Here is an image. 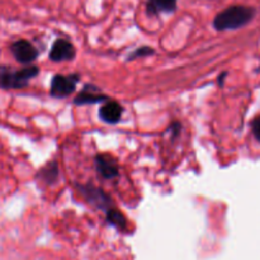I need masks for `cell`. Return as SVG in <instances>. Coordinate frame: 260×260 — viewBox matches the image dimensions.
<instances>
[{
	"mask_svg": "<svg viewBox=\"0 0 260 260\" xmlns=\"http://www.w3.org/2000/svg\"><path fill=\"white\" fill-rule=\"evenodd\" d=\"M255 17V9L245 5H233L218 13L213 19V27L218 32L235 30L245 27Z\"/></svg>",
	"mask_w": 260,
	"mask_h": 260,
	"instance_id": "cell-1",
	"label": "cell"
},
{
	"mask_svg": "<svg viewBox=\"0 0 260 260\" xmlns=\"http://www.w3.org/2000/svg\"><path fill=\"white\" fill-rule=\"evenodd\" d=\"M40 74V69L35 65H27L22 69H14L0 65V89L17 90L28 86L29 81Z\"/></svg>",
	"mask_w": 260,
	"mask_h": 260,
	"instance_id": "cell-2",
	"label": "cell"
},
{
	"mask_svg": "<svg viewBox=\"0 0 260 260\" xmlns=\"http://www.w3.org/2000/svg\"><path fill=\"white\" fill-rule=\"evenodd\" d=\"M80 76L78 74H70V75H55L51 80L50 94L53 98H66L75 91Z\"/></svg>",
	"mask_w": 260,
	"mask_h": 260,
	"instance_id": "cell-3",
	"label": "cell"
},
{
	"mask_svg": "<svg viewBox=\"0 0 260 260\" xmlns=\"http://www.w3.org/2000/svg\"><path fill=\"white\" fill-rule=\"evenodd\" d=\"M78 189L83 194V197L90 205L95 206L96 208L108 211L109 208L113 207V201H112V198L103 189H101V188H96L91 184H86L78 185Z\"/></svg>",
	"mask_w": 260,
	"mask_h": 260,
	"instance_id": "cell-4",
	"label": "cell"
},
{
	"mask_svg": "<svg viewBox=\"0 0 260 260\" xmlns=\"http://www.w3.org/2000/svg\"><path fill=\"white\" fill-rule=\"evenodd\" d=\"M13 57L22 65H30L38 57V50L27 40H18L9 47Z\"/></svg>",
	"mask_w": 260,
	"mask_h": 260,
	"instance_id": "cell-5",
	"label": "cell"
},
{
	"mask_svg": "<svg viewBox=\"0 0 260 260\" xmlns=\"http://www.w3.org/2000/svg\"><path fill=\"white\" fill-rule=\"evenodd\" d=\"M75 55L76 51L73 43L63 38H58L55 41L50 51V60L53 62H63V61L74 60Z\"/></svg>",
	"mask_w": 260,
	"mask_h": 260,
	"instance_id": "cell-6",
	"label": "cell"
},
{
	"mask_svg": "<svg viewBox=\"0 0 260 260\" xmlns=\"http://www.w3.org/2000/svg\"><path fill=\"white\" fill-rule=\"evenodd\" d=\"M95 169L104 179H113L118 177L119 167L114 157L107 154H98L95 156Z\"/></svg>",
	"mask_w": 260,
	"mask_h": 260,
	"instance_id": "cell-7",
	"label": "cell"
},
{
	"mask_svg": "<svg viewBox=\"0 0 260 260\" xmlns=\"http://www.w3.org/2000/svg\"><path fill=\"white\" fill-rule=\"evenodd\" d=\"M107 101H109V98L106 94L102 93V90L98 86L86 84L83 88V90L75 96L74 103H75L76 106H85V104H95Z\"/></svg>",
	"mask_w": 260,
	"mask_h": 260,
	"instance_id": "cell-8",
	"label": "cell"
},
{
	"mask_svg": "<svg viewBox=\"0 0 260 260\" xmlns=\"http://www.w3.org/2000/svg\"><path fill=\"white\" fill-rule=\"evenodd\" d=\"M122 114H123V108L121 104L111 99L104 102V104L99 109V117L102 121L108 124L118 123L122 118Z\"/></svg>",
	"mask_w": 260,
	"mask_h": 260,
	"instance_id": "cell-9",
	"label": "cell"
},
{
	"mask_svg": "<svg viewBox=\"0 0 260 260\" xmlns=\"http://www.w3.org/2000/svg\"><path fill=\"white\" fill-rule=\"evenodd\" d=\"M177 9V0H147L146 13L150 17H156L162 13H173Z\"/></svg>",
	"mask_w": 260,
	"mask_h": 260,
	"instance_id": "cell-10",
	"label": "cell"
},
{
	"mask_svg": "<svg viewBox=\"0 0 260 260\" xmlns=\"http://www.w3.org/2000/svg\"><path fill=\"white\" fill-rule=\"evenodd\" d=\"M37 178L42 183L47 185H53L58 179V167L56 161H51L46 164L40 172L37 173Z\"/></svg>",
	"mask_w": 260,
	"mask_h": 260,
	"instance_id": "cell-11",
	"label": "cell"
},
{
	"mask_svg": "<svg viewBox=\"0 0 260 260\" xmlns=\"http://www.w3.org/2000/svg\"><path fill=\"white\" fill-rule=\"evenodd\" d=\"M106 217L108 223H111L114 228L119 229V230H124L127 228V220L124 217L123 213L121 211L116 210L114 207L109 208L108 211H106Z\"/></svg>",
	"mask_w": 260,
	"mask_h": 260,
	"instance_id": "cell-12",
	"label": "cell"
},
{
	"mask_svg": "<svg viewBox=\"0 0 260 260\" xmlns=\"http://www.w3.org/2000/svg\"><path fill=\"white\" fill-rule=\"evenodd\" d=\"M155 51L152 47H149V46H144V47H139L137 50H135L131 55L128 56V60H136V58L146 57V56L152 55Z\"/></svg>",
	"mask_w": 260,
	"mask_h": 260,
	"instance_id": "cell-13",
	"label": "cell"
},
{
	"mask_svg": "<svg viewBox=\"0 0 260 260\" xmlns=\"http://www.w3.org/2000/svg\"><path fill=\"white\" fill-rule=\"evenodd\" d=\"M251 129H253V134L255 136V139L260 142V116L256 117L255 119L251 123Z\"/></svg>",
	"mask_w": 260,
	"mask_h": 260,
	"instance_id": "cell-14",
	"label": "cell"
},
{
	"mask_svg": "<svg viewBox=\"0 0 260 260\" xmlns=\"http://www.w3.org/2000/svg\"><path fill=\"white\" fill-rule=\"evenodd\" d=\"M180 128H182V126H180L179 122H174V123H173L172 126H170V131H172L173 134H174V137L178 136V135L180 134Z\"/></svg>",
	"mask_w": 260,
	"mask_h": 260,
	"instance_id": "cell-15",
	"label": "cell"
}]
</instances>
